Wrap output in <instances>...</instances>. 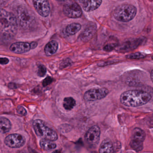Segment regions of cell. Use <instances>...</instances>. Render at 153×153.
Wrapping results in <instances>:
<instances>
[{
  "label": "cell",
  "mask_w": 153,
  "mask_h": 153,
  "mask_svg": "<svg viewBox=\"0 0 153 153\" xmlns=\"http://www.w3.org/2000/svg\"><path fill=\"white\" fill-rule=\"evenodd\" d=\"M52 140L42 138L40 141V146L42 149L45 150H49L54 149L57 147L56 143Z\"/></svg>",
  "instance_id": "cell-19"
},
{
  "label": "cell",
  "mask_w": 153,
  "mask_h": 153,
  "mask_svg": "<svg viewBox=\"0 0 153 153\" xmlns=\"http://www.w3.org/2000/svg\"><path fill=\"white\" fill-rule=\"evenodd\" d=\"M56 1H65L66 0H56Z\"/></svg>",
  "instance_id": "cell-33"
},
{
  "label": "cell",
  "mask_w": 153,
  "mask_h": 153,
  "mask_svg": "<svg viewBox=\"0 0 153 153\" xmlns=\"http://www.w3.org/2000/svg\"><path fill=\"white\" fill-rule=\"evenodd\" d=\"M97 31V27L94 24H89L86 26L79 35L81 41L88 42L94 36Z\"/></svg>",
  "instance_id": "cell-13"
},
{
  "label": "cell",
  "mask_w": 153,
  "mask_h": 153,
  "mask_svg": "<svg viewBox=\"0 0 153 153\" xmlns=\"http://www.w3.org/2000/svg\"><path fill=\"white\" fill-rule=\"evenodd\" d=\"M17 17L19 24L25 29H30L36 24V20L34 15L26 7L20 6L17 10Z\"/></svg>",
  "instance_id": "cell-5"
},
{
  "label": "cell",
  "mask_w": 153,
  "mask_h": 153,
  "mask_svg": "<svg viewBox=\"0 0 153 153\" xmlns=\"http://www.w3.org/2000/svg\"><path fill=\"white\" fill-rule=\"evenodd\" d=\"M33 127L36 134L38 137L53 141L58 139L57 132L47 126L42 120L40 119L34 120L33 123Z\"/></svg>",
  "instance_id": "cell-4"
},
{
  "label": "cell",
  "mask_w": 153,
  "mask_h": 153,
  "mask_svg": "<svg viewBox=\"0 0 153 153\" xmlns=\"http://www.w3.org/2000/svg\"><path fill=\"white\" fill-rule=\"evenodd\" d=\"M145 39L142 37L127 40L118 47L117 51L121 53H126L133 51L142 45Z\"/></svg>",
  "instance_id": "cell-10"
},
{
  "label": "cell",
  "mask_w": 153,
  "mask_h": 153,
  "mask_svg": "<svg viewBox=\"0 0 153 153\" xmlns=\"http://www.w3.org/2000/svg\"><path fill=\"white\" fill-rule=\"evenodd\" d=\"M109 93V90L105 88H91L85 93L84 98L86 102H94L105 98Z\"/></svg>",
  "instance_id": "cell-8"
},
{
  "label": "cell",
  "mask_w": 153,
  "mask_h": 153,
  "mask_svg": "<svg viewBox=\"0 0 153 153\" xmlns=\"http://www.w3.org/2000/svg\"><path fill=\"white\" fill-rule=\"evenodd\" d=\"M101 131L97 125L91 127L85 133V139L87 145L91 148L97 146L100 140Z\"/></svg>",
  "instance_id": "cell-7"
},
{
  "label": "cell",
  "mask_w": 153,
  "mask_h": 153,
  "mask_svg": "<svg viewBox=\"0 0 153 153\" xmlns=\"http://www.w3.org/2000/svg\"><path fill=\"white\" fill-rule=\"evenodd\" d=\"M46 68L44 65L40 64L38 66V75L40 77H43L46 73Z\"/></svg>",
  "instance_id": "cell-23"
},
{
  "label": "cell",
  "mask_w": 153,
  "mask_h": 153,
  "mask_svg": "<svg viewBox=\"0 0 153 153\" xmlns=\"http://www.w3.org/2000/svg\"><path fill=\"white\" fill-rule=\"evenodd\" d=\"M76 101L73 97H65L63 100V106L65 110L71 111L76 106Z\"/></svg>",
  "instance_id": "cell-21"
},
{
  "label": "cell",
  "mask_w": 153,
  "mask_h": 153,
  "mask_svg": "<svg viewBox=\"0 0 153 153\" xmlns=\"http://www.w3.org/2000/svg\"><path fill=\"white\" fill-rule=\"evenodd\" d=\"M137 9L133 5L123 4L118 6L114 10L113 16L117 21L128 22L136 16Z\"/></svg>",
  "instance_id": "cell-3"
},
{
  "label": "cell",
  "mask_w": 153,
  "mask_h": 153,
  "mask_svg": "<svg viewBox=\"0 0 153 153\" xmlns=\"http://www.w3.org/2000/svg\"><path fill=\"white\" fill-rule=\"evenodd\" d=\"M77 2H79V3H81V4H83L84 2L85 1H87L88 0H75Z\"/></svg>",
  "instance_id": "cell-31"
},
{
  "label": "cell",
  "mask_w": 153,
  "mask_h": 153,
  "mask_svg": "<svg viewBox=\"0 0 153 153\" xmlns=\"http://www.w3.org/2000/svg\"><path fill=\"white\" fill-rule=\"evenodd\" d=\"M30 45H31V50L35 49L37 46V43L36 42H33L30 43Z\"/></svg>",
  "instance_id": "cell-29"
},
{
  "label": "cell",
  "mask_w": 153,
  "mask_h": 153,
  "mask_svg": "<svg viewBox=\"0 0 153 153\" xmlns=\"http://www.w3.org/2000/svg\"><path fill=\"white\" fill-rule=\"evenodd\" d=\"M17 20L12 13L1 9L0 15V30L1 36L11 37L16 33Z\"/></svg>",
  "instance_id": "cell-2"
},
{
  "label": "cell",
  "mask_w": 153,
  "mask_h": 153,
  "mask_svg": "<svg viewBox=\"0 0 153 153\" xmlns=\"http://www.w3.org/2000/svg\"><path fill=\"white\" fill-rule=\"evenodd\" d=\"M72 63V61L71 60L69 59H64L63 61L60 64V68L63 69L64 68H67L68 66L70 65Z\"/></svg>",
  "instance_id": "cell-26"
},
{
  "label": "cell",
  "mask_w": 153,
  "mask_h": 153,
  "mask_svg": "<svg viewBox=\"0 0 153 153\" xmlns=\"http://www.w3.org/2000/svg\"><path fill=\"white\" fill-rule=\"evenodd\" d=\"M146 138V133L140 128L134 129L131 138V147L136 152H140L143 149V143Z\"/></svg>",
  "instance_id": "cell-6"
},
{
  "label": "cell",
  "mask_w": 153,
  "mask_h": 153,
  "mask_svg": "<svg viewBox=\"0 0 153 153\" xmlns=\"http://www.w3.org/2000/svg\"><path fill=\"white\" fill-rule=\"evenodd\" d=\"M9 87L11 89H14V88H17L16 85H15V84L13 83H10L9 84Z\"/></svg>",
  "instance_id": "cell-30"
},
{
  "label": "cell",
  "mask_w": 153,
  "mask_h": 153,
  "mask_svg": "<svg viewBox=\"0 0 153 153\" xmlns=\"http://www.w3.org/2000/svg\"><path fill=\"white\" fill-rule=\"evenodd\" d=\"M53 79L51 77L48 76L43 81L42 85L44 87L47 86L51 84Z\"/></svg>",
  "instance_id": "cell-27"
},
{
  "label": "cell",
  "mask_w": 153,
  "mask_h": 153,
  "mask_svg": "<svg viewBox=\"0 0 153 153\" xmlns=\"http://www.w3.org/2000/svg\"><path fill=\"white\" fill-rule=\"evenodd\" d=\"M9 62V60L7 58H1L0 60V63L1 65H6Z\"/></svg>",
  "instance_id": "cell-28"
},
{
  "label": "cell",
  "mask_w": 153,
  "mask_h": 153,
  "mask_svg": "<svg viewBox=\"0 0 153 153\" xmlns=\"http://www.w3.org/2000/svg\"><path fill=\"white\" fill-rule=\"evenodd\" d=\"M12 52L17 54L25 53L31 50L30 43L23 42H18L12 44L10 48Z\"/></svg>",
  "instance_id": "cell-14"
},
{
  "label": "cell",
  "mask_w": 153,
  "mask_h": 153,
  "mask_svg": "<svg viewBox=\"0 0 153 153\" xmlns=\"http://www.w3.org/2000/svg\"><path fill=\"white\" fill-rule=\"evenodd\" d=\"M151 98V94L148 92L141 90H130L121 94L120 101L125 106L136 107L147 103Z\"/></svg>",
  "instance_id": "cell-1"
},
{
  "label": "cell",
  "mask_w": 153,
  "mask_h": 153,
  "mask_svg": "<svg viewBox=\"0 0 153 153\" xmlns=\"http://www.w3.org/2000/svg\"><path fill=\"white\" fill-rule=\"evenodd\" d=\"M102 0H88L82 4V7L86 12H91L97 9L102 3Z\"/></svg>",
  "instance_id": "cell-15"
},
{
  "label": "cell",
  "mask_w": 153,
  "mask_h": 153,
  "mask_svg": "<svg viewBox=\"0 0 153 153\" xmlns=\"http://www.w3.org/2000/svg\"><path fill=\"white\" fill-rule=\"evenodd\" d=\"M81 28L80 24L73 23L69 25L66 27V33L68 35H73L77 33Z\"/></svg>",
  "instance_id": "cell-20"
},
{
  "label": "cell",
  "mask_w": 153,
  "mask_h": 153,
  "mask_svg": "<svg viewBox=\"0 0 153 153\" xmlns=\"http://www.w3.org/2000/svg\"><path fill=\"white\" fill-rule=\"evenodd\" d=\"M58 44L55 41H52L47 44L45 47L44 51L46 56H51L57 52Z\"/></svg>",
  "instance_id": "cell-17"
},
{
  "label": "cell",
  "mask_w": 153,
  "mask_h": 153,
  "mask_svg": "<svg viewBox=\"0 0 153 153\" xmlns=\"http://www.w3.org/2000/svg\"><path fill=\"white\" fill-rule=\"evenodd\" d=\"M16 111L19 114L22 116H25L27 114V111L25 108L22 105H18L17 107Z\"/></svg>",
  "instance_id": "cell-25"
},
{
  "label": "cell",
  "mask_w": 153,
  "mask_h": 153,
  "mask_svg": "<svg viewBox=\"0 0 153 153\" xmlns=\"http://www.w3.org/2000/svg\"><path fill=\"white\" fill-rule=\"evenodd\" d=\"M64 14L70 18H78L82 16V11L78 4L75 2L69 3L64 5L63 8Z\"/></svg>",
  "instance_id": "cell-11"
},
{
  "label": "cell",
  "mask_w": 153,
  "mask_h": 153,
  "mask_svg": "<svg viewBox=\"0 0 153 153\" xmlns=\"http://www.w3.org/2000/svg\"><path fill=\"white\" fill-rule=\"evenodd\" d=\"M152 59L153 60V56L152 57Z\"/></svg>",
  "instance_id": "cell-34"
},
{
  "label": "cell",
  "mask_w": 153,
  "mask_h": 153,
  "mask_svg": "<svg viewBox=\"0 0 153 153\" xmlns=\"http://www.w3.org/2000/svg\"><path fill=\"white\" fill-rule=\"evenodd\" d=\"M99 152L100 153H114V149L112 141L108 139L104 140L100 145Z\"/></svg>",
  "instance_id": "cell-16"
},
{
  "label": "cell",
  "mask_w": 153,
  "mask_h": 153,
  "mask_svg": "<svg viewBox=\"0 0 153 153\" xmlns=\"http://www.w3.org/2000/svg\"><path fill=\"white\" fill-rule=\"evenodd\" d=\"M150 77H151V80L153 83V70L151 71V74H150Z\"/></svg>",
  "instance_id": "cell-32"
},
{
  "label": "cell",
  "mask_w": 153,
  "mask_h": 153,
  "mask_svg": "<svg viewBox=\"0 0 153 153\" xmlns=\"http://www.w3.org/2000/svg\"><path fill=\"white\" fill-rule=\"evenodd\" d=\"M146 55L145 53L141 52H136L134 53H130L126 55L125 57L127 59H143L146 57Z\"/></svg>",
  "instance_id": "cell-22"
},
{
  "label": "cell",
  "mask_w": 153,
  "mask_h": 153,
  "mask_svg": "<svg viewBox=\"0 0 153 153\" xmlns=\"http://www.w3.org/2000/svg\"><path fill=\"white\" fill-rule=\"evenodd\" d=\"M11 122L6 117H1L0 118V128L1 132L3 134L9 132L11 129Z\"/></svg>",
  "instance_id": "cell-18"
},
{
  "label": "cell",
  "mask_w": 153,
  "mask_h": 153,
  "mask_svg": "<svg viewBox=\"0 0 153 153\" xmlns=\"http://www.w3.org/2000/svg\"><path fill=\"white\" fill-rule=\"evenodd\" d=\"M33 4L36 12L40 16L43 17L49 16L51 8L48 0H33Z\"/></svg>",
  "instance_id": "cell-12"
},
{
  "label": "cell",
  "mask_w": 153,
  "mask_h": 153,
  "mask_svg": "<svg viewBox=\"0 0 153 153\" xmlns=\"http://www.w3.org/2000/svg\"><path fill=\"white\" fill-rule=\"evenodd\" d=\"M117 46L116 43L108 44L104 47L103 50L106 52H111L114 50Z\"/></svg>",
  "instance_id": "cell-24"
},
{
  "label": "cell",
  "mask_w": 153,
  "mask_h": 153,
  "mask_svg": "<svg viewBox=\"0 0 153 153\" xmlns=\"http://www.w3.org/2000/svg\"><path fill=\"white\" fill-rule=\"evenodd\" d=\"M4 142L7 146L11 148H19L25 144L26 139L21 134L15 133L7 136Z\"/></svg>",
  "instance_id": "cell-9"
}]
</instances>
